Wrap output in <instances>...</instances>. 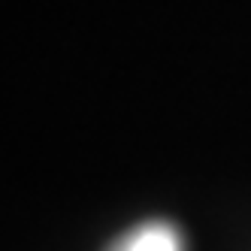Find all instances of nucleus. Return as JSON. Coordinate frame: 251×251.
<instances>
[{
	"label": "nucleus",
	"mask_w": 251,
	"mask_h": 251,
	"mask_svg": "<svg viewBox=\"0 0 251 251\" xmlns=\"http://www.w3.org/2000/svg\"><path fill=\"white\" fill-rule=\"evenodd\" d=\"M106 251H185L182 233L167 221H146L118 236Z\"/></svg>",
	"instance_id": "1"
}]
</instances>
